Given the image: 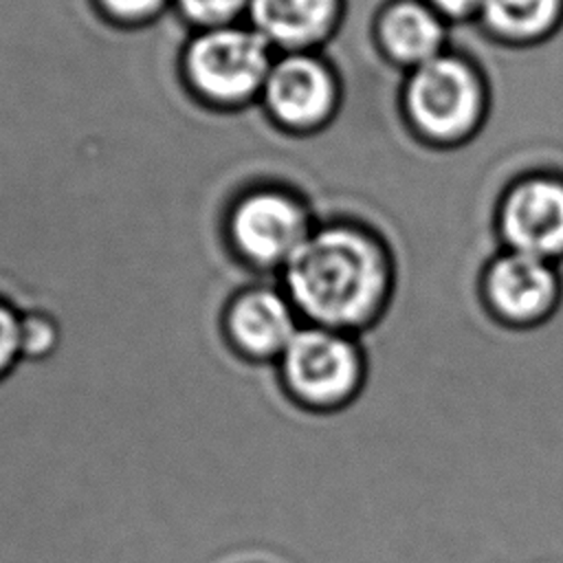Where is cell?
<instances>
[{
	"instance_id": "obj_6",
	"label": "cell",
	"mask_w": 563,
	"mask_h": 563,
	"mask_svg": "<svg viewBox=\"0 0 563 563\" xmlns=\"http://www.w3.org/2000/svg\"><path fill=\"white\" fill-rule=\"evenodd\" d=\"M233 235L257 262L290 260L308 238L303 211L282 194L246 198L235 211Z\"/></svg>"
},
{
	"instance_id": "obj_11",
	"label": "cell",
	"mask_w": 563,
	"mask_h": 563,
	"mask_svg": "<svg viewBox=\"0 0 563 563\" xmlns=\"http://www.w3.org/2000/svg\"><path fill=\"white\" fill-rule=\"evenodd\" d=\"M383 35L394 57L418 66L438 57L444 37L438 18L413 2H400L385 15Z\"/></svg>"
},
{
	"instance_id": "obj_15",
	"label": "cell",
	"mask_w": 563,
	"mask_h": 563,
	"mask_svg": "<svg viewBox=\"0 0 563 563\" xmlns=\"http://www.w3.org/2000/svg\"><path fill=\"white\" fill-rule=\"evenodd\" d=\"M161 0H106V4L119 13V15H128V18H139L145 15L150 11H154L158 7Z\"/></svg>"
},
{
	"instance_id": "obj_14",
	"label": "cell",
	"mask_w": 563,
	"mask_h": 563,
	"mask_svg": "<svg viewBox=\"0 0 563 563\" xmlns=\"http://www.w3.org/2000/svg\"><path fill=\"white\" fill-rule=\"evenodd\" d=\"M246 0H183L185 11L200 22H220L235 15Z\"/></svg>"
},
{
	"instance_id": "obj_8",
	"label": "cell",
	"mask_w": 563,
	"mask_h": 563,
	"mask_svg": "<svg viewBox=\"0 0 563 563\" xmlns=\"http://www.w3.org/2000/svg\"><path fill=\"white\" fill-rule=\"evenodd\" d=\"M556 279L541 257L510 253L495 262L488 277V292L495 308L508 319L539 317L552 301Z\"/></svg>"
},
{
	"instance_id": "obj_10",
	"label": "cell",
	"mask_w": 563,
	"mask_h": 563,
	"mask_svg": "<svg viewBox=\"0 0 563 563\" xmlns=\"http://www.w3.org/2000/svg\"><path fill=\"white\" fill-rule=\"evenodd\" d=\"M255 24L282 44L317 37L334 13V0H251Z\"/></svg>"
},
{
	"instance_id": "obj_5",
	"label": "cell",
	"mask_w": 563,
	"mask_h": 563,
	"mask_svg": "<svg viewBox=\"0 0 563 563\" xmlns=\"http://www.w3.org/2000/svg\"><path fill=\"white\" fill-rule=\"evenodd\" d=\"M501 227L517 251L545 257L563 251V185L532 178L519 185L504 205Z\"/></svg>"
},
{
	"instance_id": "obj_4",
	"label": "cell",
	"mask_w": 563,
	"mask_h": 563,
	"mask_svg": "<svg viewBox=\"0 0 563 563\" xmlns=\"http://www.w3.org/2000/svg\"><path fill=\"white\" fill-rule=\"evenodd\" d=\"M194 81L218 99H240L268 73L264 37L240 29H220L200 37L189 53Z\"/></svg>"
},
{
	"instance_id": "obj_13",
	"label": "cell",
	"mask_w": 563,
	"mask_h": 563,
	"mask_svg": "<svg viewBox=\"0 0 563 563\" xmlns=\"http://www.w3.org/2000/svg\"><path fill=\"white\" fill-rule=\"evenodd\" d=\"M22 352V325L18 319L0 306V376L13 365Z\"/></svg>"
},
{
	"instance_id": "obj_2",
	"label": "cell",
	"mask_w": 563,
	"mask_h": 563,
	"mask_svg": "<svg viewBox=\"0 0 563 563\" xmlns=\"http://www.w3.org/2000/svg\"><path fill=\"white\" fill-rule=\"evenodd\" d=\"M282 372L288 391L308 407H336L361 383L356 347L328 330H301L282 354Z\"/></svg>"
},
{
	"instance_id": "obj_7",
	"label": "cell",
	"mask_w": 563,
	"mask_h": 563,
	"mask_svg": "<svg viewBox=\"0 0 563 563\" xmlns=\"http://www.w3.org/2000/svg\"><path fill=\"white\" fill-rule=\"evenodd\" d=\"M266 97L282 121L310 125L330 110L334 88L328 73L314 59L288 57L268 73Z\"/></svg>"
},
{
	"instance_id": "obj_3",
	"label": "cell",
	"mask_w": 563,
	"mask_h": 563,
	"mask_svg": "<svg viewBox=\"0 0 563 563\" xmlns=\"http://www.w3.org/2000/svg\"><path fill=\"white\" fill-rule=\"evenodd\" d=\"M411 119L435 139L462 134L479 114V86L468 66L435 57L411 75L407 86Z\"/></svg>"
},
{
	"instance_id": "obj_12",
	"label": "cell",
	"mask_w": 563,
	"mask_h": 563,
	"mask_svg": "<svg viewBox=\"0 0 563 563\" xmlns=\"http://www.w3.org/2000/svg\"><path fill=\"white\" fill-rule=\"evenodd\" d=\"M486 22L515 37H528L545 31L556 13L559 0H484Z\"/></svg>"
},
{
	"instance_id": "obj_1",
	"label": "cell",
	"mask_w": 563,
	"mask_h": 563,
	"mask_svg": "<svg viewBox=\"0 0 563 563\" xmlns=\"http://www.w3.org/2000/svg\"><path fill=\"white\" fill-rule=\"evenodd\" d=\"M288 288L299 308L328 325H352L380 297L385 273L374 246L350 229H325L288 260Z\"/></svg>"
},
{
	"instance_id": "obj_16",
	"label": "cell",
	"mask_w": 563,
	"mask_h": 563,
	"mask_svg": "<svg viewBox=\"0 0 563 563\" xmlns=\"http://www.w3.org/2000/svg\"><path fill=\"white\" fill-rule=\"evenodd\" d=\"M440 11L449 13V15H455V18H462L466 13H471L477 4H482L484 0H431Z\"/></svg>"
},
{
	"instance_id": "obj_9",
	"label": "cell",
	"mask_w": 563,
	"mask_h": 563,
	"mask_svg": "<svg viewBox=\"0 0 563 563\" xmlns=\"http://www.w3.org/2000/svg\"><path fill=\"white\" fill-rule=\"evenodd\" d=\"M229 328L238 347L257 358L284 354L297 334L288 306L268 290H255L235 301Z\"/></svg>"
}]
</instances>
